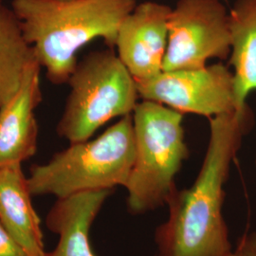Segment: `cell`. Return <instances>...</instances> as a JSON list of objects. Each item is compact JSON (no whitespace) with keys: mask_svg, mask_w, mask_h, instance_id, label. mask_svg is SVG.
I'll return each instance as SVG.
<instances>
[{"mask_svg":"<svg viewBox=\"0 0 256 256\" xmlns=\"http://www.w3.org/2000/svg\"><path fill=\"white\" fill-rule=\"evenodd\" d=\"M210 138L202 168L189 188H174L168 216L155 230V256H230L232 245L223 216L225 184L243 138L254 126L248 106L209 119Z\"/></svg>","mask_w":256,"mask_h":256,"instance_id":"cell-1","label":"cell"},{"mask_svg":"<svg viewBox=\"0 0 256 256\" xmlns=\"http://www.w3.org/2000/svg\"><path fill=\"white\" fill-rule=\"evenodd\" d=\"M136 0H12L22 32L54 84L68 82L77 52L96 38L115 48L122 20Z\"/></svg>","mask_w":256,"mask_h":256,"instance_id":"cell-2","label":"cell"},{"mask_svg":"<svg viewBox=\"0 0 256 256\" xmlns=\"http://www.w3.org/2000/svg\"><path fill=\"white\" fill-rule=\"evenodd\" d=\"M136 158L133 117H122L99 137L70 144L44 164L34 165L32 196L64 198L75 194L126 187Z\"/></svg>","mask_w":256,"mask_h":256,"instance_id":"cell-3","label":"cell"},{"mask_svg":"<svg viewBox=\"0 0 256 256\" xmlns=\"http://www.w3.org/2000/svg\"><path fill=\"white\" fill-rule=\"evenodd\" d=\"M132 117L136 158L124 188L128 212L140 216L166 205L189 149L182 113L142 100Z\"/></svg>","mask_w":256,"mask_h":256,"instance_id":"cell-4","label":"cell"},{"mask_svg":"<svg viewBox=\"0 0 256 256\" xmlns=\"http://www.w3.org/2000/svg\"><path fill=\"white\" fill-rule=\"evenodd\" d=\"M68 84L70 92L56 131L70 144L88 140L111 120L132 115L138 104L136 80L111 50L86 55Z\"/></svg>","mask_w":256,"mask_h":256,"instance_id":"cell-5","label":"cell"},{"mask_svg":"<svg viewBox=\"0 0 256 256\" xmlns=\"http://www.w3.org/2000/svg\"><path fill=\"white\" fill-rule=\"evenodd\" d=\"M232 50L229 12L221 0H178L168 22L162 72L200 68Z\"/></svg>","mask_w":256,"mask_h":256,"instance_id":"cell-6","label":"cell"},{"mask_svg":"<svg viewBox=\"0 0 256 256\" xmlns=\"http://www.w3.org/2000/svg\"><path fill=\"white\" fill-rule=\"evenodd\" d=\"M140 99L155 102L180 113L214 118L236 110L234 78L228 66L162 72L137 82Z\"/></svg>","mask_w":256,"mask_h":256,"instance_id":"cell-7","label":"cell"},{"mask_svg":"<svg viewBox=\"0 0 256 256\" xmlns=\"http://www.w3.org/2000/svg\"><path fill=\"white\" fill-rule=\"evenodd\" d=\"M171 10L168 5L146 1L136 5L120 25L117 55L136 82L162 72Z\"/></svg>","mask_w":256,"mask_h":256,"instance_id":"cell-8","label":"cell"},{"mask_svg":"<svg viewBox=\"0 0 256 256\" xmlns=\"http://www.w3.org/2000/svg\"><path fill=\"white\" fill-rule=\"evenodd\" d=\"M40 70L37 60L28 64L18 92L0 108V166L22 164L36 152L34 111L42 101Z\"/></svg>","mask_w":256,"mask_h":256,"instance_id":"cell-9","label":"cell"},{"mask_svg":"<svg viewBox=\"0 0 256 256\" xmlns=\"http://www.w3.org/2000/svg\"><path fill=\"white\" fill-rule=\"evenodd\" d=\"M112 192L88 191L58 198L46 216V227L59 239L46 256H96L90 243V230Z\"/></svg>","mask_w":256,"mask_h":256,"instance_id":"cell-10","label":"cell"},{"mask_svg":"<svg viewBox=\"0 0 256 256\" xmlns=\"http://www.w3.org/2000/svg\"><path fill=\"white\" fill-rule=\"evenodd\" d=\"M22 164L0 166V222L30 256H46Z\"/></svg>","mask_w":256,"mask_h":256,"instance_id":"cell-11","label":"cell"},{"mask_svg":"<svg viewBox=\"0 0 256 256\" xmlns=\"http://www.w3.org/2000/svg\"><path fill=\"white\" fill-rule=\"evenodd\" d=\"M236 110L247 108L250 92L256 90V0H236L229 12Z\"/></svg>","mask_w":256,"mask_h":256,"instance_id":"cell-12","label":"cell"},{"mask_svg":"<svg viewBox=\"0 0 256 256\" xmlns=\"http://www.w3.org/2000/svg\"><path fill=\"white\" fill-rule=\"evenodd\" d=\"M36 60L16 14L0 0V108L18 92L25 70Z\"/></svg>","mask_w":256,"mask_h":256,"instance_id":"cell-13","label":"cell"},{"mask_svg":"<svg viewBox=\"0 0 256 256\" xmlns=\"http://www.w3.org/2000/svg\"><path fill=\"white\" fill-rule=\"evenodd\" d=\"M0 256H30L0 222Z\"/></svg>","mask_w":256,"mask_h":256,"instance_id":"cell-14","label":"cell"},{"mask_svg":"<svg viewBox=\"0 0 256 256\" xmlns=\"http://www.w3.org/2000/svg\"><path fill=\"white\" fill-rule=\"evenodd\" d=\"M230 256H256V232L245 234Z\"/></svg>","mask_w":256,"mask_h":256,"instance_id":"cell-15","label":"cell"},{"mask_svg":"<svg viewBox=\"0 0 256 256\" xmlns=\"http://www.w3.org/2000/svg\"></svg>","mask_w":256,"mask_h":256,"instance_id":"cell-16","label":"cell"}]
</instances>
